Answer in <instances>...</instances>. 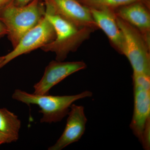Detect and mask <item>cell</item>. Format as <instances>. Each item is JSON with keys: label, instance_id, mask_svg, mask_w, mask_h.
I'll use <instances>...</instances> for the list:
<instances>
[{"label": "cell", "instance_id": "6da1fadb", "mask_svg": "<svg viewBox=\"0 0 150 150\" xmlns=\"http://www.w3.org/2000/svg\"><path fill=\"white\" fill-rule=\"evenodd\" d=\"M0 8V20L6 28L14 48L22 37L44 16L45 7L38 0H33L24 6L6 4Z\"/></svg>", "mask_w": 150, "mask_h": 150}, {"label": "cell", "instance_id": "7a4b0ae2", "mask_svg": "<svg viewBox=\"0 0 150 150\" xmlns=\"http://www.w3.org/2000/svg\"><path fill=\"white\" fill-rule=\"evenodd\" d=\"M45 16L54 27L56 37L53 41L42 47L45 51L56 54V61H63L67 54L86 39L93 29L89 28H79L57 14L45 4Z\"/></svg>", "mask_w": 150, "mask_h": 150}, {"label": "cell", "instance_id": "3957f363", "mask_svg": "<svg viewBox=\"0 0 150 150\" xmlns=\"http://www.w3.org/2000/svg\"><path fill=\"white\" fill-rule=\"evenodd\" d=\"M92 96V92L89 91L74 95L54 96L30 94L16 89L14 92L12 98L28 105H38L40 109L39 112L43 115L40 122L51 123L62 121L68 115L70 106L75 101Z\"/></svg>", "mask_w": 150, "mask_h": 150}, {"label": "cell", "instance_id": "277c9868", "mask_svg": "<svg viewBox=\"0 0 150 150\" xmlns=\"http://www.w3.org/2000/svg\"><path fill=\"white\" fill-rule=\"evenodd\" d=\"M116 17L123 37L121 54L128 59L134 72L150 74L149 44L137 28Z\"/></svg>", "mask_w": 150, "mask_h": 150}, {"label": "cell", "instance_id": "5b68a950", "mask_svg": "<svg viewBox=\"0 0 150 150\" xmlns=\"http://www.w3.org/2000/svg\"><path fill=\"white\" fill-rule=\"evenodd\" d=\"M55 37L54 27L44 15L35 26L23 35L13 50L4 56L1 68L21 55L42 48L54 40Z\"/></svg>", "mask_w": 150, "mask_h": 150}, {"label": "cell", "instance_id": "8992f818", "mask_svg": "<svg viewBox=\"0 0 150 150\" xmlns=\"http://www.w3.org/2000/svg\"><path fill=\"white\" fill-rule=\"evenodd\" d=\"M86 68L83 62L52 61L46 67L40 80L34 85L33 93L47 95L52 87L67 77Z\"/></svg>", "mask_w": 150, "mask_h": 150}, {"label": "cell", "instance_id": "52a82bcc", "mask_svg": "<svg viewBox=\"0 0 150 150\" xmlns=\"http://www.w3.org/2000/svg\"><path fill=\"white\" fill-rule=\"evenodd\" d=\"M55 13L79 28H97L89 8L76 0H47Z\"/></svg>", "mask_w": 150, "mask_h": 150}, {"label": "cell", "instance_id": "ba28073f", "mask_svg": "<svg viewBox=\"0 0 150 150\" xmlns=\"http://www.w3.org/2000/svg\"><path fill=\"white\" fill-rule=\"evenodd\" d=\"M66 127L62 136L48 150H61L79 141L86 131L87 119L82 105L73 104L70 106Z\"/></svg>", "mask_w": 150, "mask_h": 150}, {"label": "cell", "instance_id": "9c48e42d", "mask_svg": "<svg viewBox=\"0 0 150 150\" xmlns=\"http://www.w3.org/2000/svg\"><path fill=\"white\" fill-rule=\"evenodd\" d=\"M133 86L134 110L130 127L140 142L145 124L150 118V88Z\"/></svg>", "mask_w": 150, "mask_h": 150}, {"label": "cell", "instance_id": "30bf717a", "mask_svg": "<svg viewBox=\"0 0 150 150\" xmlns=\"http://www.w3.org/2000/svg\"><path fill=\"white\" fill-rule=\"evenodd\" d=\"M115 14L137 28L150 45V15L144 5L139 2L132 3L121 7Z\"/></svg>", "mask_w": 150, "mask_h": 150}, {"label": "cell", "instance_id": "8fae6325", "mask_svg": "<svg viewBox=\"0 0 150 150\" xmlns=\"http://www.w3.org/2000/svg\"><path fill=\"white\" fill-rule=\"evenodd\" d=\"M89 9L97 27L102 30L112 44L121 53L123 37L117 23L115 12L112 10L108 8Z\"/></svg>", "mask_w": 150, "mask_h": 150}, {"label": "cell", "instance_id": "7c38bea8", "mask_svg": "<svg viewBox=\"0 0 150 150\" xmlns=\"http://www.w3.org/2000/svg\"><path fill=\"white\" fill-rule=\"evenodd\" d=\"M21 127V121L18 117L6 108H0V131L13 137L16 141L19 138V132Z\"/></svg>", "mask_w": 150, "mask_h": 150}, {"label": "cell", "instance_id": "4fadbf2b", "mask_svg": "<svg viewBox=\"0 0 150 150\" xmlns=\"http://www.w3.org/2000/svg\"><path fill=\"white\" fill-rule=\"evenodd\" d=\"M143 0H82L89 8H108L112 10Z\"/></svg>", "mask_w": 150, "mask_h": 150}, {"label": "cell", "instance_id": "5bb4252c", "mask_svg": "<svg viewBox=\"0 0 150 150\" xmlns=\"http://www.w3.org/2000/svg\"><path fill=\"white\" fill-rule=\"evenodd\" d=\"M140 142L144 149H150V118L145 124Z\"/></svg>", "mask_w": 150, "mask_h": 150}, {"label": "cell", "instance_id": "9a60e30c", "mask_svg": "<svg viewBox=\"0 0 150 150\" xmlns=\"http://www.w3.org/2000/svg\"><path fill=\"white\" fill-rule=\"evenodd\" d=\"M16 140L13 137L4 134L0 131V145L6 143H11L16 142Z\"/></svg>", "mask_w": 150, "mask_h": 150}, {"label": "cell", "instance_id": "2e32d148", "mask_svg": "<svg viewBox=\"0 0 150 150\" xmlns=\"http://www.w3.org/2000/svg\"><path fill=\"white\" fill-rule=\"evenodd\" d=\"M7 34L6 28L4 23L0 20V37Z\"/></svg>", "mask_w": 150, "mask_h": 150}, {"label": "cell", "instance_id": "e0dca14e", "mask_svg": "<svg viewBox=\"0 0 150 150\" xmlns=\"http://www.w3.org/2000/svg\"><path fill=\"white\" fill-rule=\"evenodd\" d=\"M33 1V0H16L17 2L18 3L19 6L25 5Z\"/></svg>", "mask_w": 150, "mask_h": 150}, {"label": "cell", "instance_id": "ac0fdd59", "mask_svg": "<svg viewBox=\"0 0 150 150\" xmlns=\"http://www.w3.org/2000/svg\"><path fill=\"white\" fill-rule=\"evenodd\" d=\"M11 0H0V6L7 4Z\"/></svg>", "mask_w": 150, "mask_h": 150}, {"label": "cell", "instance_id": "d6986e66", "mask_svg": "<svg viewBox=\"0 0 150 150\" xmlns=\"http://www.w3.org/2000/svg\"><path fill=\"white\" fill-rule=\"evenodd\" d=\"M4 60V56L0 57V68H1V66Z\"/></svg>", "mask_w": 150, "mask_h": 150}]
</instances>
